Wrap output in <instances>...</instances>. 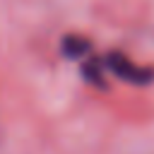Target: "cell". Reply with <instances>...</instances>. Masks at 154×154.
<instances>
[{
	"mask_svg": "<svg viewBox=\"0 0 154 154\" xmlns=\"http://www.w3.org/2000/svg\"><path fill=\"white\" fill-rule=\"evenodd\" d=\"M60 51H63V55L70 58V60H82V58L91 51V43H89V38H84V36L67 34V36L63 38V43H60Z\"/></svg>",
	"mask_w": 154,
	"mask_h": 154,
	"instance_id": "obj_2",
	"label": "cell"
},
{
	"mask_svg": "<svg viewBox=\"0 0 154 154\" xmlns=\"http://www.w3.org/2000/svg\"><path fill=\"white\" fill-rule=\"evenodd\" d=\"M101 63L103 60H99V58H89L84 65H82V75H84V79L89 82V84H94V87H106V79L101 77Z\"/></svg>",
	"mask_w": 154,
	"mask_h": 154,
	"instance_id": "obj_3",
	"label": "cell"
},
{
	"mask_svg": "<svg viewBox=\"0 0 154 154\" xmlns=\"http://www.w3.org/2000/svg\"><path fill=\"white\" fill-rule=\"evenodd\" d=\"M103 65L123 82L128 84H152L154 82V67H142V65H135L128 55L118 53V51H111L106 58H103Z\"/></svg>",
	"mask_w": 154,
	"mask_h": 154,
	"instance_id": "obj_1",
	"label": "cell"
}]
</instances>
